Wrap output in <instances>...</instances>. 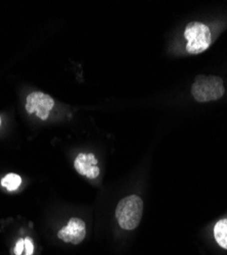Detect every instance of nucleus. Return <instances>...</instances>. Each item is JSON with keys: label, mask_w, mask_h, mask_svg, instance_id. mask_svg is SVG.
<instances>
[{"label": "nucleus", "mask_w": 227, "mask_h": 255, "mask_svg": "<svg viewBox=\"0 0 227 255\" xmlns=\"http://www.w3.org/2000/svg\"><path fill=\"white\" fill-rule=\"evenodd\" d=\"M225 93L223 81L218 76L199 75L192 86V95L196 101L204 103L220 99Z\"/></svg>", "instance_id": "obj_2"}, {"label": "nucleus", "mask_w": 227, "mask_h": 255, "mask_svg": "<svg viewBox=\"0 0 227 255\" xmlns=\"http://www.w3.org/2000/svg\"><path fill=\"white\" fill-rule=\"evenodd\" d=\"M57 237L66 243L78 245L86 237V225L83 220L72 218L68 225L57 233Z\"/></svg>", "instance_id": "obj_5"}, {"label": "nucleus", "mask_w": 227, "mask_h": 255, "mask_svg": "<svg viewBox=\"0 0 227 255\" xmlns=\"http://www.w3.org/2000/svg\"><path fill=\"white\" fill-rule=\"evenodd\" d=\"M214 237L218 245L227 250V219L217 222L214 227Z\"/></svg>", "instance_id": "obj_7"}, {"label": "nucleus", "mask_w": 227, "mask_h": 255, "mask_svg": "<svg viewBox=\"0 0 227 255\" xmlns=\"http://www.w3.org/2000/svg\"><path fill=\"white\" fill-rule=\"evenodd\" d=\"M22 184V178L16 174H8L1 180V185L8 191L16 190Z\"/></svg>", "instance_id": "obj_8"}, {"label": "nucleus", "mask_w": 227, "mask_h": 255, "mask_svg": "<svg viewBox=\"0 0 227 255\" xmlns=\"http://www.w3.org/2000/svg\"><path fill=\"white\" fill-rule=\"evenodd\" d=\"M0 124H1V120H0Z\"/></svg>", "instance_id": "obj_11"}, {"label": "nucleus", "mask_w": 227, "mask_h": 255, "mask_svg": "<svg viewBox=\"0 0 227 255\" xmlns=\"http://www.w3.org/2000/svg\"><path fill=\"white\" fill-rule=\"evenodd\" d=\"M98 160L92 153H80L74 162V167L78 174L88 179H95L99 176Z\"/></svg>", "instance_id": "obj_6"}, {"label": "nucleus", "mask_w": 227, "mask_h": 255, "mask_svg": "<svg viewBox=\"0 0 227 255\" xmlns=\"http://www.w3.org/2000/svg\"><path fill=\"white\" fill-rule=\"evenodd\" d=\"M187 39V50L190 54H200L207 50L212 42V34L207 25L201 22H192L184 30Z\"/></svg>", "instance_id": "obj_3"}, {"label": "nucleus", "mask_w": 227, "mask_h": 255, "mask_svg": "<svg viewBox=\"0 0 227 255\" xmlns=\"http://www.w3.org/2000/svg\"><path fill=\"white\" fill-rule=\"evenodd\" d=\"M143 212V201L137 195H130L119 201L116 208V218L119 226L132 231L140 224Z\"/></svg>", "instance_id": "obj_1"}, {"label": "nucleus", "mask_w": 227, "mask_h": 255, "mask_svg": "<svg viewBox=\"0 0 227 255\" xmlns=\"http://www.w3.org/2000/svg\"><path fill=\"white\" fill-rule=\"evenodd\" d=\"M25 240V249H26V255H32L34 252V245L31 240V238L27 237Z\"/></svg>", "instance_id": "obj_9"}, {"label": "nucleus", "mask_w": 227, "mask_h": 255, "mask_svg": "<svg viewBox=\"0 0 227 255\" xmlns=\"http://www.w3.org/2000/svg\"><path fill=\"white\" fill-rule=\"evenodd\" d=\"M26 111L28 114H36L37 118L45 121L54 106V100L43 92H33L27 96Z\"/></svg>", "instance_id": "obj_4"}, {"label": "nucleus", "mask_w": 227, "mask_h": 255, "mask_svg": "<svg viewBox=\"0 0 227 255\" xmlns=\"http://www.w3.org/2000/svg\"><path fill=\"white\" fill-rule=\"evenodd\" d=\"M24 248H25V240L24 239H19L17 241V243L15 244V249H14V252L16 255H22L23 251H24Z\"/></svg>", "instance_id": "obj_10"}]
</instances>
